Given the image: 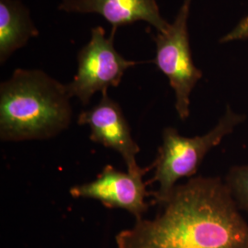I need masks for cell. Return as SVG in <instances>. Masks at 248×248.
I'll return each mask as SVG.
<instances>
[{
    "mask_svg": "<svg viewBox=\"0 0 248 248\" xmlns=\"http://www.w3.org/2000/svg\"><path fill=\"white\" fill-rule=\"evenodd\" d=\"M117 248H248V223L219 177L177 185L154 219L136 220Z\"/></svg>",
    "mask_w": 248,
    "mask_h": 248,
    "instance_id": "1",
    "label": "cell"
},
{
    "mask_svg": "<svg viewBox=\"0 0 248 248\" xmlns=\"http://www.w3.org/2000/svg\"><path fill=\"white\" fill-rule=\"evenodd\" d=\"M116 30L107 37L103 27L91 29L89 43L78 53V71L66 85L71 98H78L83 105H88L97 92H105L117 88L125 72L140 63L128 60L116 50Z\"/></svg>",
    "mask_w": 248,
    "mask_h": 248,
    "instance_id": "5",
    "label": "cell"
},
{
    "mask_svg": "<svg viewBox=\"0 0 248 248\" xmlns=\"http://www.w3.org/2000/svg\"><path fill=\"white\" fill-rule=\"evenodd\" d=\"M248 38V15L243 18L239 23L234 27L226 35L221 39V43L225 44L232 41L245 40Z\"/></svg>",
    "mask_w": 248,
    "mask_h": 248,
    "instance_id": "11",
    "label": "cell"
},
{
    "mask_svg": "<svg viewBox=\"0 0 248 248\" xmlns=\"http://www.w3.org/2000/svg\"><path fill=\"white\" fill-rule=\"evenodd\" d=\"M71 96L66 85L43 70L13 72L0 85V139L3 142L46 140L71 124Z\"/></svg>",
    "mask_w": 248,
    "mask_h": 248,
    "instance_id": "2",
    "label": "cell"
},
{
    "mask_svg": "<svg viewBox=\"0 0 248 248\" xmlns=\"http://www.w3.org/2000/svg\"><path fill=\"white\" fill-rule=\"evenodd\" d=\"M224 183L240 211L248 213V164L231 168Z\"/></svg>",
    "mask_w": 248,
    "mask_h": 248,
    "instance_id": "10",
    "label": "cell"
},
{
    "mask_svg": "<svg viewBox=\"0 0 248 248\" xmlns=\"http://www.w3.org/2000/svg\"><path fill=\"white\" fill-rule=\"evenodd\" d=\"M150 169H153L152 165L133 174L107 165L96 179L72 186L69 193L77 199L96 200L106 208L125 210L139 220L143 218L150 206L145 199L151 193L146 190L147 182L142 180Z\"/></svg>",
    "mask_w": 248,
    "mask_h": 248,
    "instance_id": "6",
    "label": "cell"
},
{
    "mask_svg": "<svg viewBox=\"0 0 248 248\" xmlns=\"http://www.w3.org/2000/svg\"><path fill=\"white\" fill-rule=\"evenodd\" d=\"M192 0H184L173 23L154 38L155 57L154 62L168 78L175 93V108L180 120L190 114V95L203 73L192 60L187 20Z\"/></svg>",
    "mask_w": 248,
    "mask_h": 248,
    "instance_id": "4",
    "label": "cell"
},
{
    "mask_svg": "<svg viewBox=\"0 0 248 248\" xmlns=\"http://www.w3.org/2000/svg\"><path fill=\"white\" fill-rule=\"evenodd\" d=\"M30 10L20 0H0V62L39 35Z\"/></svg>",
    "mask_w": 248,
    "mask_h": 248,
    "instance_id": "9",
    "label": "cell"
},
{
    "mask_svg": "<svg viewBox=\"0 0 248 248\" xmlns=\"http://www.w3.org/2000/svg\"><path fill=\"white\" fill-rule=\"evenodd\" d=\"M245 120L246 116L235 112L228 105L217 124L202 135L186 137L173 127L165 128L156 158L152 164L154 176L147 181V184L156 182L159 186L156 191L151 192L153 202L159 206L165 203L177 181L195 176L207 154L233 133Z\"/></svg>",
    "mask_w": 248,
    "mask_h": 248,
    "instance_id": "3",
    "label": "cell"
},
{
    "mask_svg": "<svg viewBox=\"0 0 248 248\" xmlns=\"http://www.w3.org/2000/svg\"><path fill=\"white\" fill-rule=\"evenodd\" d=\"M78 123L89 126L92 142L119 153L128 172L134 174L142 169L136 161L140 147L133 140L122 107L108 96V91L101 93V98L96 105L80 113Z\"/></svg>",
    "mask_w": 248,
    "mask_h": 248,
    "instance_id": "7",
    "label": "cell"
},
{
    "mask_svg": "<svg viewBox=\"0 0 248 248\" xmlns=\"http://www.w3.org/2000/svg\"><path fill=\"white\" fill-rule=\"evenodd\" d=\"M58 9L66 13L98 14L112 30L144 21L164 32L169 23L161 15L156 0H61Z\"/></svg>",
    "mask_w": 248,
    "mask_h": 248,
    "instance_id": "8",
    "label": "cell"
}]
</instances>
